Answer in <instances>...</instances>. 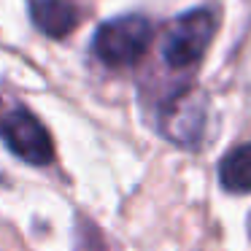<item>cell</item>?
Here are the masks:
<instances>
[{
  "label": "cell",
  "instance_id": "5",
  "mask_svg": "<svg viewBox=\"0 0 251 251\" xmlns=\"http://www.w3.org/2000/svg\"><path fill=\"white\" fill-rule=\"evenodd\" d=\"M30 17L49 38H65L81 22V11L73 0H30Z\"/></svg>",
  "mask_w": 251,
  "mask_h": 251
},
{
  "label": "cell",
  "instance_id": "7",
  "mask_svg": "<svg viewBox=\"0 0 251 251\" xmlns=\"http://www.w3.org/2000/svg\"><path fill=\"white\" fill-rule=\"evenodd\" d=\"M0 116H3V105H0Z\"/></svg>",
  "mask_w": 251,
  "mask_h": 251
},
{
  "label": "cell",
  "instance_id": "3",
  "mask_svg": "<svg viewBox=\"0 0 251 251\" xmlns=\"http://www.w3.org/2000/svg\"><path fill=\"white\" fill-rule=\"evenodd\" d=\"M208 98L195 87H178L157 105V127L162 138L181 149H197L205 135Z\"/></svg>",
  "mask_w": 251,
  "mask_h": 251
},
{
  "label": "cell",
  "instance_id": "4",
  "mask_svg": "<svg viewBox=\"0 0 251 251\" xmlns=\"http://www.w3.org/2000/svg\"><path fill=\"white\" fill-rule=\"evenodd\" d=\"M0 138L14 157H19L27 165H49L54 159V143H51L49 130L27 108L3 111Z\"/></svg>",
  "mask_w": 251,
  "mask_h": 251
},
{
  "label": "cell",
  "instance_id": "1",
  "mask_svg": "<svg viewBox=\"0 0 251 251\" xmlns=\"http://www.w3.org/2000/svg\"><path fill=\"white\" fill-rule=\"evenodd\" d=\"M219 27V11L213 6H197L178 14L165 27L159 57L173 71H192L205 57L211 38Z\"/></svg>",
  "mask_w": 251,
  "mask_h": 251
},
{
  "label": "cell",
  "instance_id": "6",
  "mask_svg": "<svg viewBox=\"0 0 251 251\" xmlns=\"http://www.w3.org/2000/svg\"><path fill=\"white\" fill-rule=\"evenodd\" d=\"M219 181L229 195H249L251 192V143L229 149L219 159Z\"/></svg>",
  "mask_w": 251,
  "mask_h": 251
},
{
  "label": "cell",
  "instance_id": "2",
  "mask_svg": "<svg viewBox=\"0 0 251 251\" xmlns=\"http://www.w3.org/2000/svg\"><path fill=\"white\" fill-rule=\"evenodd\" d=\"M154 41V25L143 14H125L108 19L92 38V54L105 68H132L143 60Z\"/></svg>",
  "mask_w": 251,
  "mask_h": 251
}]
</instances>
